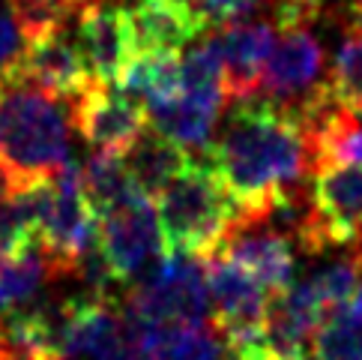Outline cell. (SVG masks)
<instances>
[{
    "mask_svg": "<svg viewBox=\"0 0 362 360\" xmlns=\"http://www.w3.org/2000/svg\"><path fill=\"white\" fill-rule=\"evenodd\" d=\"M72 108L24 79L0 81V169L9 189L51 180L69 162Z\"/></svg>",
    "mask_w": 362,
    "mask_h": 360,
    "instance_id": "cell-2",
    "label": "cell"
},
{
    "mask_svg": "<svg viewBox=\"0 0 362 360\" xmlns=\"http://www.w3.org/2000/svg\"><path fill=\"white\" fill-rule=\"evenodd\" d=\"M81 180H84L87 201L93 204L96 216L114 210L117 204L141 192L135 186L132 174H129L123 157H114V153H96V150L90 153L81 169Z\"/></svg>",
    "mask_w": 362,
    "mask_h": 360,
    "instance_id": "cell-22",
    "label": "cell"
},
{
    "mask_svg": "<svg viewBox=\"0 0 362 360\" xmlns=\"http://www.w3.org/2000/svg\"><path fill=\"white\" fill-rule=\"evenodd\" d=\"M218 255H225V259L240 264L243 270H249L269 291V298L288 291L296 282L293 279L296 276L293 240L269 225L264 216L240 213V220L228 231L225 243L218 247Z\"/></svg>",
    "mask_w": 362,
    "mask_h": 360,
    "instance_id": "cell-11",
    "label": "cell"
},
{
    "mask_svg": "<svg viewBox=\"0 0 362 360\" xmlns=\"http://www.w3.org/2000/svg\"><path fill=\"white\" fill-rule=\"evenodd\" d=\"M315 360H362V288L332 310L312 339Z\"/></svg>",
    "mask_w": 362,
    "mask_h": 360,
    "instance_id": "cell-21",
    "label": "cell"
},
{
    "mask_svg": "<svg viewBox=\"0 0 362 360\" xmlns=\"http://www.w3.org/2000/svg\"><path fill=\"white\" fill-rule=\"evenodd\" d=\"M117 90L141 102L147 111L174 102L183 90V63L177 55H135L114 81Z\"/></svg>",
    "mask_w": 362,
    "mask_h": 360,
    "instance_id": "cell-18",
    "label": "cell"
},
{
    "mask_svg": "<svg viewBox=\"0 0 362 360\" xmlns=\"http://www.w3.org/2000/svg\"><path fill=\"white\" fill-rule=\"evenodd\" d=\"M210 165L240 213L264 216L276 201L308 186L315 157L293 118L264 99H245L210 147Z\"/></svg>",
    "mask_w": 362,
    "mask_h": 360,
    "instance_id": "cell-1",
    "label": "cell"
},
{
    "mask_svg": "<svg viewBox=\"0 0 362 360\" xmlns=\"http://www.w3.org/2000/svg\"><path fill=\"white\" fill-rule=\"evenodd\" d=\"M189 159L192 157L183 147L174 145L171 138H165L162 133H156L153 126L123 153V162H126L129 174H132L135 186L150 198H156L159 192L186 169Z\"/></svg>",
    "mask_w": 362,
    "mask_h": 360,
    "instance_id": "cell-19",
    "label": "cell"
},
{
    "mask_svg": "<svg viewBox=\"0 0 362 360\" xmlns=\"http://www.w3.org/2000/svg\"><path fill=\"white\" fill-rule=\"evenodd\" d=\"M72 120L96 153H114V157H123L150 126L147 108L141 102L102 81H93L72 102Z\"/></svg>",
    "mask_w": 362,
    "mask_h": 360,
    "instance_id": "cell-9",
    "label": "cell"
},
{
    "mask_svg": "<svg viewBox=\"0 0 362 360\" xmlns=\"http://www.w3.org/2000/svg\"><path fill=\"white\" fill-rule=\"evenodd\" d=\"M329 90L344 108L362 114V24L351 21L329 69Z\"/></svg>",
    "mask_w": 362,
    "mask_h": 360,
    "instance_id": "cell-24",
    "label": "cell"
},
{
    "mask_svg": "<svg viewBox=\"0 0 362 360\" xmlns=\"http://www.w3.org/2000/svg\"><path fill=\"white\" fill-rule=\"evenodd\" d=\"M78 48L93 81L114 84L138 51L126 9L90 0L78 9Z\"/></svg>",
    "mask_w": 362,
    "mask_h": 360,
    "instance_id": "cell-14",
    "label": "cell"
},
{
    "mask_svg": "<svg viewBox=\"0 0 362 360\" xmlns=\"http://www.w3.org/2000/svg\"><path fill=\"white\" fill-rule=\"evenodd\" d=\"M24 55V36L12 9L6 6V0H0V81H6L16 72L18 60Z\"/></svg>",
    "mask_w": 362,
    "mask_h": 360,
    "instance_id": "cell-26",
    "label": "cell"
},
{
    "mask_svg": "<svg viewBox=\"0 0 362 360\" xmlns=\"http://www.w3.org/2000/svg\"><path fill=\"white\" fill-rule=\"evenodd\" d=\"M51 210V180L16 186L0 198V255H18L40 243Z\"/></svg>",
    "mask_w": 362,
    "mask_h": 360,
    "instance_id": "cell-17",
    "label": "cell"
},
{
    "mask_svg": "<svg viewBox=\"0 0 362 360\" xmlns=\"http://www.w3.org/2000/svg\"><path fill=\"white\" fill-rule=\"evenodd\" d=\"M6 192H9V177H6V171H4V169H0V198H4Z\"/></svg>",
    "mask_w": 362,
    "mask_h": 360,
    "instance_id": "cell-28",
    "label": "cell"
},
{
    "mask_svg": "<svg viewBox=\"0 0 362 360\" xmlns=\"http://www.w3.org/2000/svg\"><path fill=\"white\" fill-rule=\"evenodd\" d=\"M156 213L165 249L192 259L216 255L240 220L237 201L218 180L216 169L198 159H189L186 169L156 196Z\"/></svg>",
    "mask_w": 362,
    "mask_h": 360,
    "instance_id": "cell-3",
    "label": "cell"
},
{
    "mask_svg": "<svg viewBox=\"0 0 362 360\" xmlns=\"http://www.w3.org/2000/svg\"><path fill=\"white\" fill-rule=\"evenodd\" d=\"M45 279H54L40 243L18 255H0V315L28 306Z\"/></svg>",
    "mask_w": 362,
    "mask_h": 360,
    "instance_id": "cell-20",
    "label": "cell"
},
{
    "mask_svg": "<svg viewBox=\"0 0 362 360\" xmlns=\"http://www.w3.org/2000/svg\"><path fill=\"white\" fill-rule=\"evenodd\" d=\"M99 255L105 261L114 282H129L162 261L165 237L159 225V213L153 208V198L144 192H135L114 210L99 216Z\"/></svg>",
    "mask_w": 362,
    "mask_h": 360,
    "instance_id": "cell-8",
    "label": "cell"
},
{
    "mask_svg": "<svg viewBox=\"0 0 362 360\" xmlns=\"http://www.w3.org/2000/svg\"><path fill=\"white\" fill-rule=\"evenodd\" d=\"M75 4H81V6H84V4H90V0H75Z\"/></svg>",
    "mask_w": 362,
    "mask_h": 360,
    "instance_id": "cell-30",
    "label": "cell"
},
{
    "mask_svg": "<svg viewBox=\"0 0 362 360\" xmlns=\"http://www.w3.org/2000/svg\"><path fill=\"white\" fill-rule=\"evenodd\" d=\"M327 90L329 75L320 40L308 28L281 30V40L267 60L261 90L255 99H264L288 118H296L312 108Z\"/></svg>",
    "mask_w": 362,
    "mask_h": 360,
    "instance_id": "cell-7",
    "label": "cell"
},
{
    "mask_svg": "<svg viewBox=\"0 0 362 360\" xmlns=\"http://www.w3.org/2000/svg\"><path fill=\"white\" fill-rule=\"evenodd\" d=\"M126 16L138 55H180L206 30L183 0H138Z\"/></svg>",
    "mask_w": 362,
    "mask_h": 360,
    "instance_id": "cell-16",
    "label": "cell"
},
{
    "mask_svg": "<svg viewBox=\"0 0 362 360\" xmlns=\"http://www.w3.org/2000/svg\"><path fill=\"white\" fill-rule=\"evenodd\" d=\"M126 310L153 325H201L210 310L206 267L192 255L168 252L126 294Z\"/></svg>",
    "mask_w": 362,
    "mask_h": 360,
    "instance_id": "cell-6",
    "label": "cell"
},
{
    "mask_svg": "<svg viewBox=\"0 0 362 360\" xmlns=\"http://www.w3.org/2000/svg\"><path fill=\"white\" fill-rule=\"evenodd\" d=\"M99 247V216L87 201L81 165L66 162L51 177V210L45 216L40 249L51 264V274L72 276L78 274L87 255Z\"/></svg>",
    "mask_w": 362,
    "mask_h": 360,
    "instance_id": "cell-5",
    "label": "cell"
},
{
    "mask_svg": "<svg viewBox=\"0 0 362 360\" xmlns=\"http://www.w3.org/2000/svg\"><path fill=\"white\" fill-rule=\"evenodd\" d=\"M206 294H210L213 318L210 325L228 342V354H249L267 345V310L269 291L249 270H243L225 255L206 259Z\"/></svg>",
    "mask_w": 362,
    "mask_h": 360,
    "instance_id": "cell-4",
    "label": "cell"
},
{
    "mask_svg": "<svg viewBox=\"0 0 362 360\" xmlns=\"http://www.w3.org/2000/svg\"><path fill=\"white\" fill-rule=\"evenodd\" d=\"M308 196L327 247H347L362 235V165H320Z\"/></svg>",
    "mask_w": 362,
    "mask_h": 360,
    "instance_id": "cell-12",
    "label": "cell"
},
{
    "mask_svg": "<svg viewBox=\"0 0 362 360\" xmlns=\"http://www.w3.org/2000/svg\"><path fill=\"white\" fill-rule=\"evenodd\" d=\"M12 75L42 87L45 94L66 102L69 108H72V102L93 84V79H90V72H87V63L81 57V48H78V43H72L66 36V28L48 33V36H40V40H33V43H24V55Z\"/></svg>",
    "mask_w": 362,
    "mask_h": 360,
    "instance_id": "cell-13",
    "label": "cell"
},
{
    "mask_svg": "<svg viewBox=\"0 0 362 360\" xmlns=\"http://www.w3.org/2000/svg\"><path fill=\"white\" fill-rule=\"evenodd\" d=\"M356 252H359V255H362V235H359V237H356Z\"/></svg>",
    "mask_w": 362,
    "mask_h": 360,
    "instance_id": "cell-29",
    "label": "cell"
},
{
    "mask_svg": "<svg viewBox=\"0 0 362 360\" xmlns=\"http://www.w3.org/2000/svg\"><path fill=\"white\" fill-rule=\"evenodd\" d=\"M156 360H230L228 342L210 321L201 325H162Z\"/></svg>",
    "mask_w": 362,
    "mask_h": 360,
    "instance_id": "cell-23",
    "label": "cell"
},
{
    "mask_svg": "<svg viewBox=\"0 0 362 360\" xmlns=\"http://www.w3.org/2000/svg\"><path fill=\"white\" fill-rule=\"evenodd\" d=\"M230 360H308V354H273L269 349H257V351H249V354H237Z\"/></svg>",
    "mask_w": 362,
    "mask_h": 360,
    "instance_id": "cell-27",
    "label": "cell"
},
{
    "mask_svg": "<svg viewBox=\"0 0 362 360\" xmlns=\"http://www.w3.org/2000/svg\"><path fill=\"white\" fill-rule=\"evenodd\" d=\"M6 6L18 21L24 43L63 30L72 12L81 9V4H75V0H6Z\"/></svg>",
    "mask_w": 362,
    "mask_h": 360,
    "instance_id": "cell-25",
    "label": "cell"
},
{
    "mask_svg": "<svg viewBox=\"0 0 362 360\" xmlns=\"http://www.w3.org/2000/svg\"><path fill=\"white\" fill-rule=\"evenodd\" d=\"M57 349L63 357L84 360H123L126 357V318L111 298L84 294L60 306Z\"/></svg>",
    "mask_w": 362,
    "mask_h": 360,
    "instance_id": "cell-10",
    "label": "cell"
},
{
    "mask_svg": "<svg viewBox=\"0 0 362 360\" xmlns=\"http://www.w3.org/2000/svg\"><path fill=\"white\" fill-rule=\"evenodd\" d=\"M213 40L218 45V55H222L228 99H255L261 90L264 67L276 48V28L269 21L245 18L240 24H228V28L216 30Z\"/></svg>",
    "mask_w": 362,
    "mask_h": 360,
    "instance_id": "cell-15",
    "label": "cell"
}]
</instances>
